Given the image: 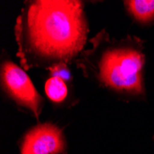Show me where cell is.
<instances>
[{"label":"cell","instance_id":"1","mask_svg":"<svg viewBox=\"0 0 154 154\" xmlns=\"http://www.w3.org/2000/svg\"><path fill=\"white\" fill-rule=\"evenodd\" d=\"M89 33L83 1L26 0L14 25L16 55L25 70L69 66L86 49Z\"/></svg>","mask_w":154,"mask_h":154},{"label":"cell","instance_id":"2","mask_svg":"<svg viewBox=\"0 0 154 154\" xmlns=\"http://www.w3.org/2000/svg\"><path fill=\"white\" fill-rule=\"evenodd\" d=\"M76 66L83 76L125 103L146 102L144 39L128 34L113 38L103 29L89 40Z\"/></svg>","mask_w":154,"mask_h":154},{"label":"cell","instance_id":"3","mask_svg":"<svg viewBox=\"0 0 154 154\" xmlns=\"http://www.w3.org/2000/svg\"><path fill=\"white\" fill-rule=\"evenodd\" d=\"M0 89L5 101L17 110L40 120L45 104L26 70L14 62L8 53L2 50L0 55Z\"/></svg>","mask_w":154,"mask_h":154},{"label":"cell","instance_id":"4","mask_svg":"<svg viewBox=\"0 0 154 154\" xmlns=\"http://www.w3.org/2000/svg\"><path fill=\"white\" fill-rule=\"evenodd\" d=\"M19 154H67L64 130L57 124L38 123L27 129L18 140Z\"/></svg>","mask_w":154,"mask_h":154},{"label":"cell","instance_id":"5","mask_svg":"<svg viewBox=\"0 0 154 154\" xmlns=\"http://www.w3.org/2000/svg\"><path fill=\"white\" fill-rule=\"evenodd\" d=\"M45 94L55 108L71 107L79 100L72 92V81L59 76H50L45 82Z\"/></svg>","mask_w":154,"mask_h":154},{"label":"cell","instance_id":"6","mask_svg":"<svg viewBox=\"0 0 154 154\" xmlns=\"http://www.w3.org/2000/svg\"><path fill=\"white\" fill-rule=\"evenodd\" d=\"M125 12L137 26H154V0H125Z\"/></svg>","mask_w":154,"mask_h":154},{"label":"cell","instance_id":"7","mask_svg":"<svg viewBox=\"0 0 154 154\" xmlns=\"http://www.w3.org/2000/svg\"><path fill=\"white\" fill-rule=\"evenodd\" d=\"M152 139H153V141H154V134H153V136H152Z\"/></svg>","mask_w":154,"mask_h":154}]
</instances>
